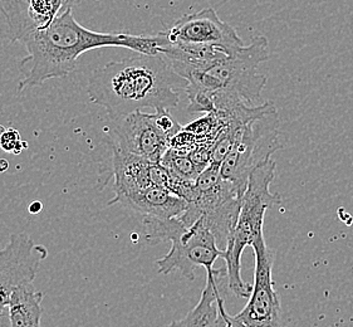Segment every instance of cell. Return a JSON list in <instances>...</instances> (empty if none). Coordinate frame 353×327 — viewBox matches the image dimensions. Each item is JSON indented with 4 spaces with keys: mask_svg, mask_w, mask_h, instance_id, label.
<instances>
[{
    "mask_svg": "<svg viewBox=\"0 0 353 327\" xmlns=\"http://www.w3.org/2000/svg\"><path fill=\"white\" fill-rule=\"evenodd\" d=\"M27 56L19 63V91L41 86L50 79H63L76 70L78 58L88 50L123 47L137 53L155 56L169 44L165 32L155 36L128 33H99L81 26L65 9L46 27L27 29L18 39Z\"/></svg>",
    "mask_w": 353,
    "mask_h": 327,
    "instance_id": "6da1fadb",
    "label": "cell"
},
{
    "mask_svg": "<svg viewBox=\"0 0 353 327\" xmlns=\"http://www.w3.org/2000/svg\"><path fill=\"white\" fill-rule=\"evenodd\" d=\"M186 86L163 54H143L113 61L93 72L87 93L90 101L103 107L111 121L151 108L170 110L180 101L176 87Z\"/></svg>",
    "mask_w": 353,
    "mask_h": 327,
    "instance_id": "7a4b0ae2",
    "label": "cell"
},
{
    "mask_svg": "<svg viewBox=\"0 0 353 327\" xmlns=\"http://www.w3.org/2000/svg\"><path fill=\"white\" fill-rule=\"evenodd\" d=\"M268 58L267 38L253 37L250 44L233 50L210 68L189 75L185 79V93L188 97L204 95L219 112H229L241 106H263L265 101L261 91L267 77L258 68Z\"/></svg>",
    "mask_w": 353,
    "mask_h": 327,
    "instance_id": "3957f363",
    "label": "cell"
},
{
    "mask_svg": "<svg viewBox=\"0 0 353 327\" xmlns=\"http://www.w3.org/2000/svg\"><path fill=\"white\" fill-rule=\"evenodd\" d=\"M276 169V161L270 159L256 166L250 174L238 221L224 249L223 258L225 259L228 286L235 296L241 299L249 297L253 290V287L241 278L243 252L247 247H252L256 239L264 235L263 227L269 208L282 201L278 194L270 192Z\"/></svg>",
    "mask_w": 353,
    "mask_h": 327,
    "instance_id": "277c9868",
    "label": "cell"
},
{
    "mask_svg": "<svg viewBox=\"0 0 353 327\" xmlns=\"http://www.w3.org/2000/svg\"><path fill=\"white\" fill-rule=\"evenodd\" d=\"M142 224L145 238L150 243L171 242L169 253L156 261V267L161 275L179 270L185 278L192 281L198 267H204L206 273L212 272L216 259L224 256V249L220 248L215 235L200 219L188 227L180 218L145 217Z\"/></svg>",
    "mask_w": 353,
    "mask_h": 327,
    "instance_id": "5b68a950",
    "label": "cell"
},
{
    "mask_svg": "<svg viewBox=\"0 0 353 327\" xmlns=\"http://www.w3.org/2000/svg\"><path fill=\"white\" fill-rule=\"evenodd\" d=\"M245 189L224 178L219 165L210 164L192 185L189 206L181 217L190 227L200 219L212 235L220 248L225 249L241 212Z\"/></svg>",
    "mask_w": 353,
    "mask_h": 327,
    "instance_id": "8992f818",
    "label": "cell"
},
{
    "mask_svg": "<svg viewBox=\"0 0 353 327\" xmlns=\"http://www.w3.org/2000/svg\"><path fill=\"white\" fill-rule=\"evenodd\" d=\"M282 148L279 116L274 105L267 102L259 114L239 128L233 148L220 165V172L234 184L247 189L248 180L255 168L270 160Z\"/></svg>",
    "mask_w": 353,
    "mask_h": 327,
    "instance_id": "52a82bcc",
    "label": "cell"
},
{
    "mask_svg": "<svg viewBox=\"0 0 353 327\" xmlns=\"http://www.w3.org/2000/svg\"><path fill=\"white\" fill-rule=\"evenodd\" d=\"M252 248L255 256L254 286L241 313L226 315V327H282L281 299L273 282L276 253L267 247L264 235Z\"/></svg>",
    "mask_w": 353,
    "mask_h": 327,
    "instance_id": "ba28073f",
    "label": "cell"
},
{
    "mask_svg": "<svg viewBox=\"0 0 353 327\" xmlns=\"http://www.w3.org/2000/svg\"><path fill=\"white\" fill-rule=\"evenodd\" d=\"M112 122L108 131L111 148L152 163H161L172 136L163 130L157 111L152 114L136 111Z\"/></svg>",
    "mask_w": 353,
    "mask_h": 327,
    "instance_id": "9c48e42d",
    "label": "cell"
},
{
    "mask_svg": "<svg viewBox=\"0 0 353 327\" xmlns=\"http://www.w3.org/2000/svg\"><path fill=\"white\" fill-rule=\"evenodd\" d=\"M165 33L174 46L210 47L228 53L245 46L236 30L221 21L212 8L183 15Z\"/></svg>",
    "mask_w": 353,
    "mask_h": 327,
    "instance_id": "30bf717a",
    "label": "cell"
},
{
    "mask_svg": "<svg viewBox=\"0 0 353 327\" xmlns=\"http://www.w3.org/2000/svg\"><path fill=\"white\" fill-rule=\"evenodd\" d=\"M48 257V249L36 244L26 233L10 235L0 250V297L9 305L12 293L23 286L33 285L39 264Z\"/></svg>",
    "mask_w": 353,
    "mask_h": 327,
    "instance_id": "8fae6325",
    "label": "cell"
},
{
    "mask_svg": "<svg viewBox=\"0 0 353 327\" xmlns=\"http://www.w3.org/2000/svg\"><path fill=\"white\" fill-rule=\"evenodd\" d=\"M113 204H121L132 212L143 214V217L159 219L179 218L186 212L189 206V203L181 197L159 186H150L136 192L114 194V198L110 200L108 206Z\"/></svg>",
    "mask_w": 353,
    "mask_h": 327,
    "instance_id": "7c38bea8",
    "label": "cell"
},
{
    "mask_svg": "<svg viewBox=\"0 0 353 327\" xmlns=\"http://www.w3.org/2000/svg\"><path fill=\"white\" fill-rule=\"evenodd\" d=\"M226 276L225 268L214 270L208 273L206 286L196 307L184 320L175 321L166 327H215L219 319L218 299L220 296V279Z\"/></svg>",
    "mask_w": 353,
    "mask_h": 327,
    "instance_id": "4fadbf2b",
    "label": "cell"
},
{
    "mask_svg": "<svg viewBox=\"0 0 353 327\" xmlns=\"http://www.w3.org/2000/svg\"><path fill=\"white\" fill-rule=\"evenodd\" d=\"M43 293L34 286L17 288L9 299V319L13 327H41Z\"/></svg>",
    "mask_w": 353,
    "mask_h": 327,
    "instance_id": "5bb4252c",
    "label": "cell"
},
{
    "mask_svg": "<svg viewBox=\"0 0 353 327\" xmlns=\"http://www.w3.org/2000/svg\"><path fill=\"white\" fill-rule=\"evenodd\" d=\"M161 164L166 169H169L176 178L188 181V183H195L199 175L203 170L198 165L191 160L189 155L180 154L175 150L169 149L163 155Z\"/></svg>",
    "mask_w": 353,
    "mask_h": 327,
    "instance_id": "9a60e30c",
    "label": "cell"
},
{
    "mask_svg": "<svg viewBox=\"0 0 353 327\" xmlns=\"http://www.w3.org/2000/svg\"><path fill=\"white\" fill-rule=\"evenodd\" d=\"M27 6L36 27H46L62 12L63 0H27Z\"/></svg>",
    "mask_w": 353,
    "mask_h": 327,
    "instance_id": "2e32d148",
    "label": "cell"
},
{
    "mask_svg": "<svg viewBox=\"0 0 353 327\" xmlns=\"http://www.w3.org/2000/svg\"><path fill=\"white\" fill-rule=\"evenodd\" d=\"M23 146L27 148V143L21 141V134L15 128H6L0 139V148L6 152L18 155L21 154Z\"/></svg>",
    "mask_w": 353,
    "mask_h": 327,
    "instance_id": "e0dca14e",
    "label": "cell"
},
{
    "mask_svg": "<svg viewBox=\"0 0 353 327\" xmlns=\"http://www.w3.org/2000/svg\"><path fill=\"white\" fill-rule=\"evenodd\" d=\"M0 327H13L12 322L9 319V310L6 308L3 313H0Z\"/></svg>",
    "mask_w": 353,
    "mask_h": 327,
    "instance_id": "ac0fdd59",
    "label": "cell"
},
{
    "mask_svg": "<svg viewBox=\"0 0 353 327\" xmlns=\"http://www.w3.org/2000/svg\"><path fill=\"white\" fill-rule=\"evenodd\" d=\"M42 209L43 204L41 203V201H38V200L33 201V203L29 206V212H30L32 214L41 213V212H42Z\"/></svg>",
    "mask_w": 353,
    "mask_h": 327,
    "instance_id": "d6986e66",
    "label": "cell"
},
{
    "mask_svg": "<svg viewBox=\"0 0 353 327\" xmlns=\"http://www.w3.org/2000/svg\"><path fill=\"white\" fill-rule=\"evenodd\" d=\"M81 0H63V7H62V12L65 9L73 8L76 4H78Z\"/></svg>",
    "mask_w": 353,
    "mask_h": 327,
    "instance_id": "ffe728a7",
    "label": "cell"
},
{
    "mask_svg": "<svg viewBox=\"0 0 353 327\" xmlns=\"http://www.w3.org/2000/svg\"><path fill=\"white\" fill-rule=\"evenodd\" d=\"M8 168H9V164H8L7 160L1 159V160H0V172H4V171H7Z\"/></svg>",
    "mask_w": 353,
    "mask_h": 327,
    "instance_id": "44dd1931",
    "label": "cell"
},
{
    "mask_svg": "<svg viewBox=\"0 0 353 327\" xmlns=\"http://www.w3.org/2000/svg\"><path fill=\"white\" fill-rule=\"evenodd\" d=\"M6 131V128H3V126H0V139H1V135H3V132Z\"/></svg>",
    "mask_w": 353,
    "mask_h": 327,
    "instance_id": "7402d4cb",
    "label": "cell"
}]
</instances>
